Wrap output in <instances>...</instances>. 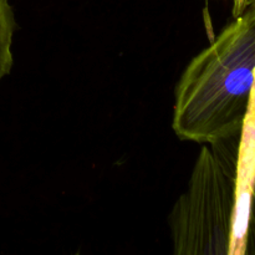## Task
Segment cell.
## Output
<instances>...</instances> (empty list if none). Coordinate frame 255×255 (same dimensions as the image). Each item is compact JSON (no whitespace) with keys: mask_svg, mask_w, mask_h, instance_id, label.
<instances>
[{"mask_svg":"<svg viewBox=\"0 0 255 255\" xmlns=\"http://www.w3.org/2000/svg\"><path fill=\"white\" fill-rule=\"evenodd\" d=\"M72 255H81L80 253H75V254H72Z\"/></svg>","mask_w":255,"mask_h":255,"instance_id":"obj_6","label":"cell"},{"mask_svg":"<svg viewBox=\"0 0 255 255\" xmlns=\"http://www.w3.org/2000/svg\"><path fill=\"white\" fill-rule=\"evenodd\" d=\"M237 154L202 147L169 213L171 255H229Z\"/></svg>","mask_w":255,"mask_h":255,"instance_id":"obj_2","label":"cell"},{"mask_svg":"<svg viewBox=\"0 0 255 255\" xmlns=\"http://www.w3.org/2000/svg\"><path fill=\"white\" fill-rule=\"evenodd\" d=\"M246 255H255V186L253 199H252L251 216H249L248 237H247V249Z\"/></svg>","mask_w":255,"mask_h":255,"instance_id":"obj_4","label":"cell"},{"mask_svg":"<svg viewBox=\"0 0 255 255\" xmlns=\"http://www.w3.org/2000/svg\"><path fill=\"white\" fill-rule=\"evenodd\" d=\"M232 1H233V9H232L233 16L238 17L239 15L243 14L244 10L248 7L251 0H232Z\"/></svg>","mask_w":255,"mask_h":255,"instance_id":"obj_5","label":"cell"},{"mask_svg":"<svg viewBox=\"0 0 255 255\" xmlns=\"http://www.w3.org/2000/svg\"><path fill=\"white\" fill-rule=\"evenodd\" d=\"M255 82V0L188 64L176 86L174 133L213 146L241 141Z\"/></svg>","mask_w":255,"mask_h":255,"instance_id":"obj_1","label":"cell"},{"mask_svg":"<svg viewBox=\"0 0 255 255\" xmlns=\"http://www.w3.org/2000/svg\"><path fill=\"white\" fill-rule=\"evenodd\" d=\"M16 27L17 24L10 1L0 0V81L12 69V37Z\"/></svg>","mask_w":255,"mask_h":255,"instance_id":"obj_3","label":"cell"}]
</instances>
